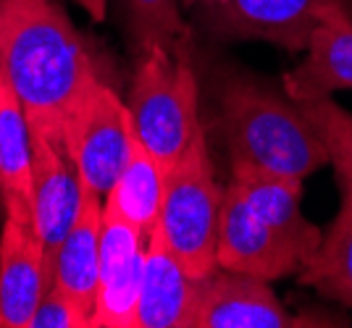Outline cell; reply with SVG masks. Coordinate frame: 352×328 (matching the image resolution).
Segmentation results:
<instances>
[{
    "label": "cell",
    "instance_id": "1",
    "mask_svg": "<svg viewBox=\"0 0 352 328\" xmlns=\"http://www.w3.org/2000/svg\"><path fill=\"white\" fill-rule=\"evenodd\" d=\"M0 71L32 134L63 139V119L95 71L85 40L56 0H0Z\"/></svg>",
    "mask_w": 352,
    "mask_h": 328
},
{
    "label": "cell",
    "instance_id": "2",
    "mask_svg": "<svg viewBox=\"0 0 352 328\" xmlns=\"http://www.w3.org/2000/svg\"><path fill=\"white\" fill-rule=\"evenodd\" d=\"M323 231L302 213V179L232 163L219 221V268L279 281L308 263Z\"/></svg>",
    "mask_w": 352,
    "mask_h": 328
},
{
    "label": "cell",
    "instance_id": "3",
    "mask_svg": "<svg viewBox=\"0 0 352 328\" xmlns=\"http://www.w3.org/2000/svg\"><path fill=\"white\" fill-rule=\"evenodd\" d=\"M221 132L232 163L302 179L329 163L321 134L302 105L255 79L234 76L221 87Z\"/></svg>",
    "mask_w": 352,
    "mask_h": 328
},
{
    "label": "cell",
    "instance_id": "4",
    "mask_svg": "<svg viewBox=\"0 0 352 328\" xmlns=\"http://www.w3.org/2000/svg\"><path fill=\"white\" fill-rule=\"evenodd\" d=\"M126 105L137 139L150 155L171 168L203 132L197 116V76L187 43L137 50Z\"/></svg>",
    "mask_w": 352,
    "mask_h": 328
},
{
    "label": "cell",
    "instance_id": "5",
    "mask_svg": "<svg viewBox=\"0 0 352 328\" xmlns=\"http://www.w3.org/2000/svg\"><path fill=\"white\" fill-rule=\"evenodd\" d=\"M221 205L223 187L216 181L203 129L166 174V197L158 226L166 244L192 279H206L210 270L219 268L216 247Z\"/></svg>",
    "mask_w": 352,
    "mask_h": 328
},
{
    "label": "cell",
    "instance_id": "6",
    "mask_svg": "<svg viewBox=\"0 0 352 328\" xmlns=\"http://www.w3.org/2000/svg\"><path fill=\"white\" fill-rule=\"evenodd\" d=\"M60 134L82 184L100 197L111 192L137 145L129 105L98 74L74 97Z\"/></svg>",
    "mask_w": 352,
    "mask_h": 328
},
{
    "label": "cell",
    "instance_id": "7",
    "mask_svg": "<svg viewBox=\"0 0 352 328\" xmlns=\"http://www.w3.org/2000/svg\"><path fill=\"white\" fill-rule=\"evenodd\" d=\"M3 197L0 229V328H30L45 289V244L37 229L32 200L19 194Z\"/></svg>",
    "mask_w": 352,
    "mask_h": 328
},
{
    "label": "cell",
    "instance_id": "8",
    "mask_svg": "<svg viewBox=\"0 0 352 328\" xmlns=\"http://www.w3.org/2000/svg\"><path fill=\"white\" fill-rule=\"evenodd\" d=\"M147 237L103 200L100 270L92 328H134Z\"/></svg>",
    "mask_w": 352,
    "mask_h": 328
},
{
    "label": "cell",
    "instance_id": "9",
    "mask_svg": "<svg viewBox=\"0 0 352 328\" xmlns=\"http://www.w3.org/2000/svg\"><path fill=\"white\" fill-rule=\"evenodd\" d=\"M326 5H350V0H219L206 21L221 40H263L302 53Z\"/></svg>",
    "mask_w": 352,
    "mask_h": 328
},
{
    "label": "cell",
    "instance_id": "10",
    "mask_svg": "<svg viewBox=\"0 0 352 328\" xmlns=\"http://www.w3.org/2000/svg\"><path fill=\"white\" fill-rule=\"evenodd\" d=\"M82 205V179L63 139L32 134V208L45 244L47 286L53 266Z\"/></svg>",
    "mask_w": 352,
    "mask_h": 328
},
{
    "label": "cell",
    "instance_id": "11",
    "mask_svg": "<svg viewBox=\"0 0 352 328\" xmlns=\"http://www.w3.org/2000/svg\"><path fill=\"white\" fill-rule=\"evenodd\" d=\"M313 326L294 318L268 281L236 270L216 268L200 281L195 328H294Z\"/></svg>",
    "mask_w": 352,
    "mask_h": 328
},
{
    "label": "cell",
    "instance_id": "12",
    "mask_svg": "<svg viewBox=\"0 0 352 328\" xmlns=\"http://www.w3.org/2000/svg\"><path fill=\"white\" fill-rule=\"evenodd\" d=\"M294 103L352 90V19L344 5H326L305 45V58L281 79Z\"/></svg>",
    "mask_w": 352,
    "mask_h": 328
},
{
    "label": "cell",
    "instance_id": "13",
    "mask_svg": "<svg viewBox=\"0 0 352 328\" xmlns=\"http://www.w3.org/2000/svg\"><path fill=\"white\" fill-rule=\"evenodd\" d=\"M200 281L182 268L161 229H155L147 237L134 328H195Z\"/></svg>",
    "mask_w": 352,
    "mask_h": 328
},
{
    "label": "cell",
    "instance_id": "14",
    "mask_svg": "<svg viewBox=\"0 0 352 328\" xmlns=\"http://www.w3.org/2000/svg\"><path fill=\"white\" fill-rule=\"evenodd\" d=\"M100 229H103V197L82 184V205L69 237L63 239L53 266V283L89 315L98 299V270H100Z\"/></svg>",
    "mask_w": 352,
    "mask_h": 328
},
{
    "label": "cell",
    "instance_id": "15",
    "mask_svg": "<svg viewBox=\"0 0 352 328\" xmlns=\"http://www.w3.org/2000/svg\"><path fill=\"white\" fill-rule=\"evenodd\" d=\"M166 174L168 168L155 155H150L145 145L137 139L129 163L124 165L121 176L103 200H108L129 224L137 226L145 237H150L161 226Z\"/></svg>",
    "mask_w": 352,
    "mask_h": 328
},
{
    "label": "cell",
    "instance_id": "16",
    "mask_svg": "<svg viewBox=\"0 0 352 328\" xmlns=\"http://www.w3.org/2000/svg\"><path fill=\"white\" fill-rule=\"evenodd\" d=\"M300 283L316 289L321 297L352 307V200L342 194L334 224L323 234L321 244L300 268Z\"/></svg>",
    "mask_w": 352,
    "mask_h": 328
},
{
    "label": "cell",
    "instance_id": "17",
    "mask_svg": "<svg viewBox=\"0 0 352 328\" xmlns=\"http://www.w3.org/2000/svg\"><path fill=\"white\" fill-rule=\"evenodd\" d=\"M0 194L32 200V129L24 105L0 71Z\"/></svg>",
    "mask_w": 352,
    "mask_h": 328
},
{
    "label": "cell",
    "instance_id": "18",
    "mask_svg": "<svg viewBox=\"0 0 352 328\" xmlns=\"http://www.w3.org/2000/svg\"><path fill=\"white\" fill-rule=\"evenodd\" d=\"M118 5L126 16L134 50L190 43V30L182 19V0H118Z\"/></svg>",
    "mask_w": 352,
    "mask_h": 328
},
{
    "label": "cell",
    "instance_id": "19",
    "mask_svg": "<svg viewBox=\"0 0 352 328\" xmlns=\"http://www.w3.org/2000/svg\"><path fill=\"white\" fill-rule=\"evenodd\" d=\"M300 105L321 134L323 148L329 152V163L334 165L342 184V194L352 200V113L331 97H318Z\"/></svg>",
    "mask_w": 352,
    "mask_h": 328
},
{
    "label": "cell",
    "instance_id": "20",
    "mask_svg": "<svg viewBox=\"0 0 352 328\" xmlns=\"http://www.w3.org/2000/svg\"><path fill=\"white\" fill-rule=\"evenodd\" d=\"M30 328H92V323L89 315L63 289L47 286L32 315Z\"/></svg>",
    "mask_w": 352,
    "mask_h": 328
},
{
    "label": "cell",
    "instance_id": "21",
    "mask_svg": "<svg viewBox=\"0 0 352 328\" xmlns=\"http://www.w3.org/2000/svg\"><path fill=\"white\" fill-rule=\"evenodd\" d=\"M82 11H87L95 21H103L105 14H108V0H74Z\"/></svg>",
    "mask_w": 352,
    "mask_h": 328
},
{
    "label": "cell",
    "instance_id": "22",
    "mask_svg": "<svg viewBox=\"0 0 352 328\" xmlns=\"http://www.w3.org/2000/svg\"><path fill=\"white\" fill-rule=\"evenodd\" d=\"M219 0H182V8H203L208 11L210 5H216Z\"/></svg>",
    "mask_w": 352,
    "mask_h": 328
}]
</instances>
